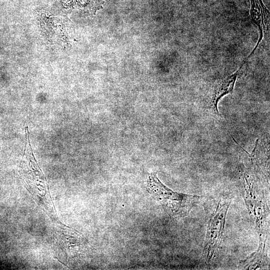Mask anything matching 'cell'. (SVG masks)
I'll return each mask as SVG.
<instances>
[{"label": "cell", "instance_id": "5b68a950", "mask_svg": "<svg viewBox=\"0 0 270 270\" xmlns=\"http://www.w3.org/2000/svg\"><path fill=\"white\" fill-rule=\"evenodd\" d=\"M250 15L252 22L258 27L259 38L258 42L248 56V59L254 54L259 44L263 39L269 38L270 35V12L264 6L262 0H250Z\"/></svg>", "mask_w": 270, "mask_h": 270}, {"label": "cell", "instance_id": "7a4b0ae2", "mask_svg": "<svg viewBox=\"0 0 270 270\" xmlns=\"http://www.w3.org/2000/svg\"><path fill=\"white\" fill-rule=\"evenodd\" d=\"M239 168L243 184L244 200L259 235L258 248L264 249L268 229V212L266 205L260 194L252 188V186L244 164H240Z\"/></svg>", "mask_w": 270, "mask_h": 270}, {"label": "cell", "instance_id": "277c9868", "mask_svg": "<svg viewBox=\"0 0 270 270\" xmlns=\"http://www.w3.org/2000/svg\"><path fill=\"white\" fill-rule=\"evenodd\" d=\"M246 62L244 60L236 72L216 80L212 84L207 96L206 106L208 112L213 116H221L218 108V104L223 96L232 93L236 80L241 74Z\"/></svg>", "mask_w": 270, "mask_h": 270}, {"label": "cell", "instance_id": "3957f363", "mask_svg": "<svg viewBox=\"0 0 270 270\" xmlns=\"http://www.w3.org/2000/svg\"><path fill=\"white\" fill-rule=\"evenodd\" d=\"M232 198L222 197L214 202L208 218V226L204 254L208 262H210L219 247L224 230L226 217Z\"/></svg>", "mask_w": 270, "mask_h": 270}, {"label": "cell", "instance_id": "8992f818", "mask_svg": "<svg viewBox=\"0 0 270 270\" xmlns=\"http://www.w3.org/2000/svg\"><path fill=\"white\" fill-rule=\"evenodd\" d=\"M266 258L264 252L257 250L246 260L240 262V264L244 269H256L264 266V264L266 262Z\"/></svg>", "mask_w": 270, "mask_h": 270}, {"label": "cell", "instance_id": "6da1fadb", "mask_svg": "<svg viewBox=\"0 0 270 270\" xmlns=\"http://www.w3.org/2000/svg\"><path fill=\"white\" fill-rule=\"evenodd\" d=\"M146 190L158 202L169 214L174 216H186L201 197L175 192L164 184L155 172L148 177Z\"/></svg>", "mask_w": 270, "mask_h": 270}]
</instances>
